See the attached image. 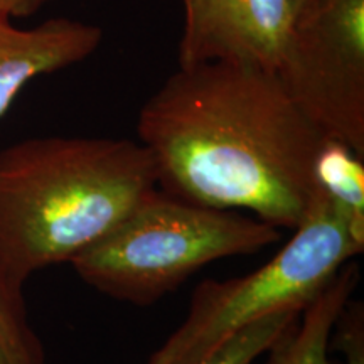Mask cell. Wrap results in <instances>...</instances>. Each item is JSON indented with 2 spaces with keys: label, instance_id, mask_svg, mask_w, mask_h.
Returning a JSON list of instances; mask_svg holds the SVG:
<instances>
[{
  "label": "cell",
  "instance_id": "1",
  "mask_svg": "<svg viewBox=\"0 0 364 364\" xmlns=\"http://www.w3.org/2000/svg\"><path fill=\"white\" fill-rule=\"evenodd\" d=\"M136 134L159 188L279 230L306 216L326 139L277 73L226 61L179 66L145 102Z\"/></svg>",
  "mask_w": 364,
  "mask_h": 364
},
{
  "label": "cell",
  "instance_id": "2",
  "mask_svg": "<svg viewBox=\"0 0 364 364\" xmlns=\"http://www.w3.org/2000/svg\"><path fill=\"white\" fill-rule=\"evenodd\" d=\"M157 188L142 142L36 136L0 152V268L24 285L70 263Z\"/></svg>",
  "mask_w": 364,
  "mask_h": 364
},
{
  "label": "cell",
  "instance_id": "3",
  "mask_svg": "<svg viewBox=\"0 0 364 364\" xmlns=\"http://www.w3.org/2000/svg\"><path fill=\"white\" fill-rule=\"evenodd\" d=\"M280 238L279 228L252 215L188 201L157 186L70 263L91 289L144 307L209 263L257 253Z\"/></svg>",
  "mask_w": 364,
  "mask_h": 364
},
{
  "label": "cell",
  "instance_id": "4",
  "mask_svg": "<svg viewBox=\"0 0 364 364\" xmlns=\"http://www.w3.org/2000/svg\"><path fill=\"white\" fill-rule=\"evenodd\" d=\"M294 231L258 270L196 287L188 316L145 364H194L253 322L290 309L304 311L364 250V236L348 213L317 186Z\"/></svg>",
  "mask_w": 364,
  "mask_h": 364
},
{
  "label": "cell",
  "instance_id": "5",
  "mask_svg": "<svg viewBox=\"0 0 364 364\" xmlns=\"http://www.w3.org/2000/svg\"><path fill=\"white\" fill-rule=\"evenodd\" d=\"M277 76L322 135L364 159V0H321L299 17Z\"/></svg>",
  "mask_w": 364,
  "mask_h": 364
},
{
  "label": "cell",
  "instance_id": "6",
  "mask_svg": "<svg viewBox=\"0 0 364 364\" xmlns=\"http://www.w3.org/2000/svg\"><path fill=\"white\" fill-rule=\"evenodd\" d=\"M179 66L241 63L277 73L292 38L294 0H182Z\"/></svg>",
  "mask_w": 364,
  "mask_h": 364
},
{
  "label": "cell",
  "instance_id": "7",
  "mask_svg": "<svg viewBox=\"0 0 364 364\" xmlns=\"http://www.w3.org/2000/svg\"><path fill=\"white\" fill-rule=\"evenodd\" d=\"M102 41V27L88 22L54 17L21 29L0 16V118L27 83L85 61Z\"/></svg>",
  "mask_w": 364,
  "mask_h": 364
},
{
  "label": "cell",
  "instance_id": "8",
  "mask_svg": "<svg viewBox=\"0 0 364 364\" xmlns=\"http://www.w3.org/2000/svg\"><path fill=\"white\" fill-rule=\"evenodd\" d=\"M359 265L348 262L265 353V364H336L332 332L359 284Z\"/></svg>",
  "mask_w": 364,
  "mask_h": 364
},
{
  "label": "cell",
  "instance_id": "9",
  "mask_svg": "<svg viewBox=\"0 0 364 364\" xmlns=\"http://www.w3.org/2000/svg\"><path fill=\"white\" fill-rule=\"evenodd\" d=\"M314 182L348 213L364 236V159L348 145L326 136L314 162Z\"/></svg>",
  "mask_w": 364,
  "mask_h": 364
},
{
  "label": "cell",
  "instance_id": "10",
  "mask_svg": "<svg viewBox=\"0 0 364 364\" xmlns=\"http://www.w3.org/2000/svg\"><path fill=\"white\" fill-rule=\"evenodd\" d=\"M22 290L24 285L0 268V364H48Z\"/></svg>",
  "mask_w": 364,
  "mask_h": 364
},
{
  "label": "cell",
  "instance_id": "11",
  "mask_svg": "<svg viewBox=\"0 0 364 364\" xmlns=\"http://www.w3.org/2000/svg\"><path fill=\"white\" fill-rule=\"evenodd\" d=\"M300 312L290 309L253 322L194 364H253L270 349Z\"/></svg>",
  "mask_w": 364,
  "mask_h": 364
},
{
  "label": "cell",
  "instance_id": "12",
  "mask_svg": "<svg viewBox=\"0 0 364 364\" xmlns=\"http://www.w3.org/2000/svg\"><path fill=\"white\" fill-rule=\"evenodd\" d=\"M332 351L343 354L344 364H364V306L351 299L336 322Z\"/></svg>",
  "mask_w": 364,
  "mask_h": 364
},
{
  "label": "cell",
  "instance_id": "13",
  "mask_svg": "<svg viewBox=\"0 0 364 364\" xmlns=\"http://www.w3.org/2000/svg\"><path fill=\"white\" fill-rule=\"evenodd\" d=\"M54 0H0V16L11 19H26Z\"/></svg>",
  "mask_w": 364,
  "mask_h": 364
},
{
  "label": "cell",
  "instance_id": "14",
  "mask_svg": "<svg viewBox=\"0 0 364 364\" xmlns=\"http://www.w3.org/2000/svg\"><path fill=\"white\" fill-rule=\"evenodd\" d=\"M318 2H321V0H294V7H295V14H297V19L299 17H302L304 14L312 11V9L316 7Z\"/></svg>",
  "mask_w": 364,
  "mask_h": 364
}]
</instances>
